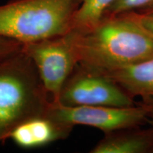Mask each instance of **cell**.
Listing matches in <instances>:
<instances>
[{
    "mask_svg": "<svg viewBox=\"0 0 153 153\" xmlns=\"http://www.w3.org/2000/svg\"><path fill=\"white\" fill-rule=\"evenodd\" d=\"M67 36L76 64L101 74L153 57V38L128 14L104 17L87 31Z\"/></svg>",
    "mask_w": 153,
    "mask_h": 153,
    "instance_id": "1",
    "label": "cell"
},
{
    "mask_svg": "<svg viewBox=\"0 0 153 153\" xmlns=\"http://www.w3.org/2000/svg\"><path fill=\"white\" fill-rule=\"evenodd\" d=\"M51 102L35 65L22 49L0 58V145L19 124L45 116Z\"/></svg>",
    "mask_w": 153,
    "mask_h": 153,
    "instance_id": "2",
    "label": "cell"
},
{
    "mask_svg": "<svg viewBox=\"0 0 153 153\" xmlns=\"http://www.w3.org/2000/svg\"><path fill=\"white\" fill-rule=\"evenodd\" d=\"M82 0H11L0 6V37L28 43L68 34Z\"/></svg>",
    "mask_w": 153,
    "mask_h": 153,
    "instance_id": "3",
    "label": "cell"
},
{
    "mask_svg": "<svg viewBox=\"0 0 153 153\" xmlns=\"http://www.w3.org/2000/svg\"><path fill=\"white\" fill-rule=\"evenodd\" d=\"M150 108L148 104L130 107L67 106L51 102L45 116L64 125L73 128L76 125L91 126L106 134L140 126L148 121Z\"/></svg>",
    "mask_w": 153,
    "mask_h": 153,
    "instance_id": "4",
    "label": "cell"
},
{
    "mask_svg": "<svg viewBox=\"0 0 153 153\" xmlns=\"http://www.w3.org/2000/svg\"><path fill=\"white\" fill-rule=\"evenodd\" d=\"M57 103L67 106H135L131 96L116 82L79 64L65 82Z\"/></svg>",
    "mask_w": 153,
    "mask_h": 153,
    "instance_id": "5",
    "label": "cell"
},
{
    "mask_svg": "<svg viewBox=\"0 0 153 153\" xmlns=\"http://www.w3.org/2000/svg\"><path fill=\"white\" fill-rule=\"evenodd\" d=\"M22 51L35 65L51 102H58L62 86L76 65L67 34L24 43Z\"/></svg>",
    "mask_w": 153,
    "mask_h": 153,
    "instance_id": "6",
    "label": "cell"
},
{
    "mask_svg": "<svg viewBox=\"0 0 153 153\" xmlns=\"http://www.w3.org/2000/svg\"><path fill=\"white\" fill-rule=\"evenodd\" d=\"M72 129L73 127L60 123L45 115L19 124L9 133L7 140H11L22 148H37L67 138Z\"/></svg>",
    "mask_w": 153,
    "mask_h": 153,
    "instance_id": "7",
    "label": "cell"
},
{
    "mask_svg": "<svg viewBox=\"0 0 153 153\" xmlns=\"http://www.w3.org/2000/svg\"><path fill=\"white\" fill-rule=\"evenodd\" d=\"M103 74L116 82L131 97H140L145 104L153 106V57Z\"/></svg>",
    "mask_w": 153,
    "mask_h": 153,
    "instance_id": "8",
    "label": "cell"
},
{
    "mask_svg": "<svg viewBox=\"0 0 153 153\" xmlns=\"http://www.w3.org/2000/svg\"><path fill=\"white\" fill-rule=\"evenodd\" d=\"M153 127V126H152ZM122 129L105 134L91 153H153V128Z\"/></svg>",
    "mask_w": 153,
    "mask_h": 153,
    "instance_id": "9",
    "label": "cell"
},
{
    "mask_svg": "<svg viewBox=\"0 0 153 153\" xmlns=\"http://www.w3.org/2000/svg\"><path fill=\"white\" fill-rule=\"evenodd\" d=\"M115 0H82L72 20L70 32L82 33L95 27L102 20Z\"/></svg>",
    "mask_w": 153,
    "mask_h": 153,
    "instance_id": "10",
    "label": "cell"
},
{
    "mask_svg": "<svg viewBox=\"0 0 153 153\" xmlns=\"http://www.w3.org/2000/svg\"><path fill=\"white\" fill-rule=\"evenodd\" d=\"M152 8L153 0H115L108 9L104 17L118 16L133 12L137 9H145L147 10Z\"/></svg>",
    "mask_w": 153,
    "mask_h": 153,
    "instance_id": "11",
    "label": "cell"
},
{
    "mask_svg": "<svg viewBox=\"0 0 153 153\" xmlns=\"http://www.w3.org/2000/svg\"><path fill=\"white\" fill-rule=\"evenodd\" d=\"M127 14L135 19L153 38V9H147L141 13L133 11Z\"/></svg>",
    "mask_w": 153,
    "mask_h": 153,
    "instance_id": "12",
    "label": "cell"
},
{
    "mask_svg": "<svg viewBox=\"0 0 153 153\" xmlns=\"http://www.w3.org/2000/svg\"><path fill=\"white\" fill-rule=\"evenodd\" d=\"M23 43L11 38L0 37V58L19 52L22 49Z\"/></svg>",
    "mask_w": 153,
    "mask_h": 153,
    "instance_id": "13",
    "label": "cell"
},
{
    "mask_svg": "<svg viewBox=\"0 0 153 153\" xmlns=\"http://www.w3.org/2000/svg\"><path fill=\"white\" fill-rule=\"evenodd\" d=\"M148 121L153 126V106H151L150 113L148 114Z\"/></svg>",
    "mask_w": 153,
    "mask_h": 153,
    "instance_id": "14",
    "label": "cell"
},
{
    "mask_svg": "<svg viewBox=\"0 0 153 153\" xmlns=\"http://www.w3.org/2000/svg\"><path fill=\"white\" fill-rule=\"evenodd\" d=\"M153 9V8H152V9Z\"/></svg>",
    "mask_w": 153,
    "mask_h": 153,
    "instance_id": "15",
    "label": "cell"
}]
</instances>
